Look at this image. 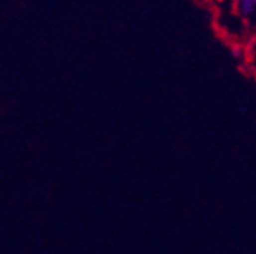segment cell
<instances>
[{"label": "cell", "mask_w": 256, "mask_h": 254, "mask_svg": "<svg viewBox=\"0 0 256 254\" xmlns=\"http://www.w3.org/2000/svg\"><path fill=\"white\" fill-rule=\"evenodd\" d=\"M255 6H256V0H242V9L246 14L252 13V11L255 9Z\"/></svg>", "instance_id": "cell-1"}]
</instances>
